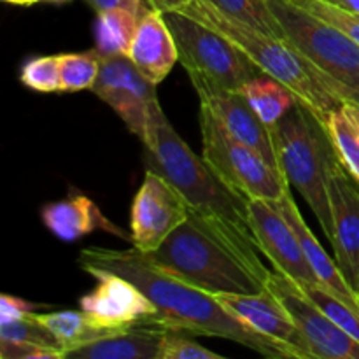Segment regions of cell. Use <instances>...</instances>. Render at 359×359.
Masks as SVG:
<instances>
[{
  "label": "cell",
  "instance_id": "obj_1",
  "mask_svg": "<svg viewBox=\"0 0 359 359\" xmlns=\"http://www.w3.org/2000/svg\"><path fill=\"white\" fill-rule=\"evenodd\" d=\"M79 265L90 276L93 272H109L135 284L156 307V314L149 323L151 326L233 340L265 358L302 359L294 349L259 335L238 321L214 294L172 276L139 249H83Z\"/></svg>",
  "mask_w": 359,
  "mask_h": 359
},
{
  "label": "cell",
  "instance_id": "obj_2",
  "mask_svg": "<svg viewBox=\"0 0 359 359\" xmlns=\"http://www.w3.org/2000/svg\"><path fill=\"white\" fill-rule=\"evenodd\" d=\"M146 168L167 179L188 202L189 209L216 228L223 237L249 255L259 248L249 224L248 198L231 189L203 158H198L179 137L158 105L144 142Z\"/></svg>",
  "mask_w": 359,
  "mask_h": 359
},
{
  "label": "cell",
  "instance_id": "obj_3",
  "mask_svg": "<svg viewBox=\"0 0 359 359\" xmlns=\"http://www.w3.org/2000/svg\"><path fill=\"white\" fill-rule=\"evenodd\" d=\"M158 266L210 294H258L266 290L272 270L224 238L189 209V216L153 252Z\"/></svg>",
  "mask_w": 359,
  "mask_h": 359
},
{
  "label": "cell",
  "instance_id": "obj_4",
  "mask_svg": "<svg viewBox=\"0 0 359 359\" xmlns=\"http://www.w3.org/2000/svg\"><path fill=\"white\" fill-rule=\"evenodd\" d=\"M181 13L226 35L266 76L290 88L298 100L305 102L325 121L333 111L342 109L344 98L335 86L284 37H273L231 20L207 0H191Z\"/></svg>",
  "mask_w": 359,
  "mask_h": 359
},
{
  "label": "cell",
  "instance_id": "obj_5",
  "mask_svg": "<svg viewBox=\"0 0 359 359\" xmlns=\"http://www.w3.org/2000/svg\"><path fill=\"white\" fill-rule=\"evenodd\" d=\"M280 167L287 181L304 196L328 241L333 237L328 195L330 168L339 158L321 116L297 100L286 116L272 126Z\"/></svg>",
  "mask_w": 359,
  "mask_h": 359
},
{
  "label": "cell",
  "instance_id": "obj_6",
  "mask_svg": "<svg viewBox=\"0 0 359 359\" xmlns=\"http://www.w3.org/2000/svg\"><path fill=\"white\" fill-rule=\"evenodd\" d=\"M290 41L330 83L344 102L359 104V44L339 28L312 16L291 0H269Z\"/></svg>",
  "mask_w": 359,
  "mask_h": 359
},
{
  "label": "cell",
  "instance_id": "obj_7",
  "mask_svg": "<svg viewBox=\"0 0 359 359\" xmlns=\"http://www.w3.org/2000/svg\"><path fill=\"white\" fill-rule=\"evenodd\" d=\"M202 158L210 168L244 198L277 202L290 191V181L258 151L237 140L221 125L205 104H200Z\"/></svg>",
  "mask_w": 359,
  "mask_h": 359
},
{
  "label": "cell",
  "instance_id": "obj_8",
  "mask_svg": "<svg viewBox=\"0 0 359 359\" xmlns=\"http://www.w3.org/2000/svg\"><path fill=\"white\" fill-rule=\"evenodd\" d=\"M163 14L177 44L179 62L188 72L202 74L235 91L265 74L233 41L209 25L181 11Z\"/></svg>",
  "mask_w": 359,
  "mask_h": 359
},
{
  "label": "cell",
  "instance_id": "obj_9",
  "mask_svg": "<svg viewBox=\"0 0 359 359\" xmlns=\"http://www.w3.org/2000/svg\"><path fill=\"white\" fill-rule=\"evenodd\" d=\"M91 91L123 119L140 142H146L153 112L160 102L156 84L133 65L128 55L100 58V72Z\"/></svg>",
  "mask_w": 359,
  "mask_h": 359
},
{
  "label": "cell",
  "instance_id": "obj_10",
  "mask_svg": "<svg viewBox=\"0 0 359 359\" xmlns=\"http://www.w3.org/2000/svg\"><path fill=\"white\" fill-rule=\"evenodd\" d=\"M266 287L286 307L297 325L311 359H359V342L344 332L305 294L300 284L272 270Z\"/></svg>",
  "mask_w": 359,
  "mask_h": 359
},
{
  "label": "cell",
  "instance_id": "obj_11",
  "mask_svg": "<svg viewBox=\"0 0 359 359\" xmlns=\"http://www.w3.org/2000/svg\"><path fill=\"white\" fill-rule=\"evenodd\" d=\"M188 216L189 205L184 196L167 179L147 170L132 203L130 241L142 252L156 251Z\"/></svg>",
  "mask_w": 359,
  "mask_h": 359
},
{
  "label": "cell",
  "instance_id": "obj_12",
  "mask_svg": "<svg viewBox=\"0 0 359 359\" xmlns=\"http://www.w3.org/2000/svg\"><path fill=\"white\" fill-rule=\"evenodd\" d=\"M188 74L200 98V104H205L214 112V116L219 119L228 133L251 149L258 151L273 168L283 172L272 128L262 121L244 93L219 86L198 72Z\"/></svg>",
  "mask_w": 359,
  "mask_h": 359
},
{
  "label": "cell",
  "instance_id": "obj_13",
  "mask_svg": "<svg viewBox=\"0 0 359 359\" xmlns=\"http://www.w3.org/2000/svg\"><path fill=\"white\" fill-rule=\"evenodd\" d=\"M248 212L256 244L272 263L273 270L298 284H319L300 238L276 202L252 198L248 202Z\"/></svg>",
  "mask_w": 359,
  "mask_h": 359
},
{
  "label": "cell",
  "instance_id": "obj_14",
  "mask_svg": "<svg viewBox=\"0 0 359 359\" xmlns=\"http://www.w3.org/2000/svg\"><path fill=\"white\" fill-rule=\"evenodd\" d=\"M328 195L332 207L333 237L330 241L335 251L344 277L358 291L359 286V184L337 158L330 168Z\"/></svg>",
  "mask_w": 359,
  "mask_h": 359
},
{
  "label": "cell",
  "instance_id": "obj_15",
  "mask_svg": "<svg viewBox=\"0 0 359 359\" xmlns=\"http://www.w3.org/2000/svg\"><path fill=\"white\" fill-rule=\"evenodd\" d=\"M93 293L81 298V309L104 326L123 332L135 325H149L156 314L153 302L125 277L109 272H93Z\"/></svg>",
  "mask_w": 359,
  "mask_h": 359
},
{
  "label": "cell",
  "instance_id": "obj_16",
  "mask_svg": "<svg viewBox=\"0 0 359 359\" xmlns=\"http://www.w3.org/2000/svg\"><path fill=\"white\" fill-rule=\"evenodd\" d=\"M214 297L238 321L258 332L259 335L291 347L300 354L302 359H311L307 346L290 312L269 287L258 294H214Z\"/></svg>",
  "mask_w": 359,
  "mask_h": 359
},
{
  "label": "cell",
  "instance_id": "obj_17",
  "mask_svg": "<svg viewBox=\"0 0 359 359\" xmlns=\"http://www.w3.org/2000/svg\"><path fill=\"white\" fill-rule=\"evenodd\" d=\"M133 65L154 84H160L179 62L177 44L161 11H149L139 20L128 49Z\"/></svg>",
  "mask_w": 359,
  "mask_h": 359
},
{
  "label": "cell",
  "instance_id": "obj_18",
  "mask_svg": "<svg viewBox=\"0 0 359 359\" xmlns=\"http://www.w3.org/2000/svg\"><path fill=\"white\" fill-rule=\"evenodd\" d=\"M276 205L279 207L283 216L286 217V221L291 224L294 233L300 238L302 248H304L305 256H307L316 277L319 279V284H321L325 290L332 291L335 297H339L340 300L346 302L347 305H351V307L359 311L358 291L354 290L349 284V280L344 277L342 270H340L335 258H332V256L325 251L321 242L318 241V237H316V235L312 233L311 228L307 226V223H305L304 216H302L300 209H298L291 191H287L283 198L277 200Z\"/></svg>",
  "mask_w": 359,
  "mask_h": 359
},
{
  "label": "cell",
  "instance_id": "obj_19",
  "mask_svg": "<svg viewBox=\"0 0 359 359\" xmlns=\"http://www.w3.org/2000/svg\"><path fill=\"white\" fill-rule=\"evenodd\" d=\"M42 221L56 237L65 242H74L97 230L130 238L123 235V231L102 214L98 205L84 195H74L46 205L42 209Z\"/></svg>",
  "mask_w": 359,
  "mask_h": 359
},
{
  "label": "cell",
  "instance_id": "obj_20",
  "mask_svg": "<svg viewBox=\"0 0 359 359\" xmlns=\"http://www.w3.org/2000/svg\"><path fill=\"white\" fill-rule=\"evenodd\" d=\"M165 330L132 328L98 339L67 353L70 359H160Z\"/></svg>",
  "mask_w": 359,
  "mask_h": 359
},
{
  "label": "cell",
  "instance_id": "obj_21",
  "mask_svg": "<svg viewBox=\"0 0 359 359\" xmlns=\"http://www.w3.org/2000/svg\"><path fill=\"white\" fill-rule=\"evenodd\" d=\"M39 318L58 337L62 346L65 347V353H70V351L77 349V347H83L86 344L119 332V330L109 328V326L98 323L88 312H84L83 309L81 311H63L55 312V314H42Z\"/></svg>",
  "mask_w": 359,
  "mask_h": 359
},
{
  "label": "cell",
  "instance_id": "obj_22",
  "mask_svg": "<svg viewBox=\"0 0 359 359\" xmlns=\"http://www.w3.org/2000/svg\"><path fill=\"white\" fill-rule=\"evenodd\" d=\"M242 93L248 98L256 114L270 128L276 126L298 100L297 95L290 88L284 86L283 83H279L273 77L266 76V74L249 81L242 88Z\"/></svg>",
  "mask_w": 359,
  "mask_h": 359
},
{
  "label": "cell",
  "instance_id": "obj_23",
  "mask_svg": "<svg viewBox=\"0 0 359 359\" xmlns=\"http://www.w3.org/2000/svg\"><path fill=\"white\" fill-rule=\"evenodd\" d=\"M139 18L126 9H107L97 13L95 49L100 58L126 55L135 37Z\"/></svg>",
  "mask_w": 359,
  "mask_h": 359
},
{
  "label": "cell",
  "instance_id": "obj_24",
  "mask_svg": "<svg viewBox=\"0 0 359 359\" xmlns=\"http://www.w3.org/2000/svg\"><path fill=\"white\" fill-rule=\"evenodd\" d=\"M231 20L242 21L263 34L284 37L283 27L273 14L269 0H207Z\"/></svg>",
  "mask_w": 359,
  "mask_h": 359
},
{
  "label": "cell",
  "instance_id": "obj_25",
  "mask_svg": "<svg viewBox=\"0 0 359 359\" xmlns=\"http://www.w3.org/2000/svg\"><path fill=\"white\" fill-rule=\"evenodd\" d=\"M63 91L91 90L100 72V55L97 49L86 53L58 55Z\"/></svg>",
  "mask_w": 359,
  "mask_h": 359
},
{
  "label": "cell",
  "instance_id": "obj_26",
  "mask_svg": "<svg viewBox=\"0 0 359 359\" xmlns=\"http://www.w3.org/2000/svg\"><path fill=\"white\" fill-rule=\"evenodd\" d=\"M325 123L339 160L359 184V137L356 130L353 128L342 109L333 111Z\"/></svg>",
  "mask_w": 359,
  "mask_h": 359
},
{
  "label": "cell",
  "instance_id": "obj_27",
  "mask_svg": "<svg viewBox=\"0 0 359 359\" xmlns=\"http://www.w3.org/2000/svg\"><path fill=\"white\" fill-rule=\"evenodd\" d=\"M300 286L305 291V294L323 312H326L344 332L349 333L353 339H356L359 342V311L353 309L351 305H347L339 297H335L332 291L325 290L321 284H300Z\"/></svg>",
  "mask_w": 359,
  "mask_h": 359
},
{
  "label": "cell",
  "instance_id": "obj_28",
  "mask_svg": "<svg viewBox=\"0 0 359 359\" xmlns=\"http://www.w3.org/2000/svg\"><path fill=\"white\" fill-rule=\"evenodd\" d=\"M0 339L14 340V342L23 344H34V346L48 347V349H56L65 353V347L62 346L58 337L35 314H28L27 318H21L18 321L2 323L0 325Z\"/></svg>",
  "mask_w": 359,
  "mask_h": 359
},
{
  "label": "cell",
  "instance_id": "obj_29",
  "mask_svg": "<svg viewBox=\"0 0 359 359\" xmlns=\"http://www.w3.org/2000/svg\"><path fill=\"white\" fill-rule=\"evenodd\" d=\"M21 83L39 93H63L58 56H37L21 69Z\"/></svg>",
  "mask_w": 359,
  "mask_h": 359
},
{
  "label": "cell",
  "instance_id": "obj_30",
  "mask_svg": "<svg viewBox=\"0 0 359 359\" xmlns=\"http://www.w3.org/2000/svg\"><path fill=\"white\" fill-rule=\"evenodd\" d=\"M291 2L297 4L298 7H302L307 13H311L312 16L326 21L332 27L339 28L347 37H351L359 44V14L340 9V7L325 2V0H291Z\"/></svg>",
  "mask_w": 359,
  "mask_h": 359
},
{
  "label": "cell",
  "instance_id": "obj_31",
  "mask_svg": "<svg viewBox=\"0 0 359 359\" xmlns=\"http://www.w3.org/2000/svg\"><path fill=\"white\" fill-rule=\"evenodd\" d=\"M182 333L184 332L165 330L160 359H223L221 354L200 346Z\"/></svg>",
  "mask_w": 359,
  "mask_h": 359
},
{
  "label": "cell",
  "instance_id": "obj_32",
  "mask_svg": "<svg viewBox=\"0 0 359 359\" xmlns=\"http://www.w3.org/2000/svg\"><path fill=\"white\" fill-rule=\"evenodd\" d=\"M0 356L2 359H65V353L34 344L0 339Z\"/></svg>",
  "mask_w": 359,
  "mask_h": 359
},
{
  "label": "cell",
  "instance_id": "obj_33",
  "mask_svg": "<svg viewBox=\"0 0 359 359\" xmlns=\"http://www.w3.org/2000/svg\"><path fill=\"white\" fill-rule=\"evenodd\" d=\"M88 6L95 11V13H102L107 9H126L137 18H144L149 11H153V6L149 0H86Z\"/></svg>",
  "mask_w": 359,
  "mask_h": 359
},
{
  "label": "cell",
  "instance_id": "obj_34",
  "mask_svg": "<svg viewBox=\"0 0 359 359\" xmlns=\"http://www.w3.org/2000/svg\"><path fill=\"white\" fill-rule=\"evenodd\" d=\"M32 311H34V305L30 302H25L16 297H9V294L0 297V325L27 318L28 314H32Z\"/></svg>",
  "mask_w": 359,
  "mask_h": 359
},
{
  "label": "cell",
  "instance_id": "obj_35",
  "mask_svg": "<svg viewBox=\"0 0 359 359\" xmlns=\"http://www.w3.org/2000/svg\"><path fill=\"white\" fill-rule=\"evenodd\" d=\"M191 0H149L153 9L161 11V13H170V11H181Z\"/></svg>",
  "mask_w": 359,
  "mask_h": 359
},
{
  "label": "cell",
  "instance_id": "obj_36",
  "mask_svg": "<svg viewBox=\"0 0 359 359\" xmlns=\"http://www.w3.org/2000/svg\"><path fill=\"white\" fill-rule=\"evenodd\" d=\"M342 112L346 114V118L349 119V123L353 125V128L356 130L359 137V104H354V102H344Z\"/></svg>",
  "mask_w": 359,
  "mask_h": 359
},
{
  "label": "cell",
  "instance_id": "obj_37",
  "mask_svg": "<svg viewBox=\"0 0 359 359\" xmlns=\"http://www.w3.org/2000/svg\"><path fill=\"white\" fill-rule=\"evenodd\" d=\"M325 2L332 4V6L340 7V9H346L349 13L359 14V0H325Z\"/></svg>",
  "mask_w": 359,
  "mask_h": 359
},
{
  "label": "cell",
  "instance_id": "obj_38",
  "mask_svg": "<svg viewBox=\"0 0 359 359\" xmlns=\"http://www.w3.org/2000/svg\"><path fill=\"white\" fill-rule=\"evenodd\" d=\"M4 2L16 4V6H32V4H37V2H41V0H4Z\"/></svg>",
  "mask_w": 359,
  "mask_h": 359
},
{
  "label": "cell",
  "instance_id": "obj_39",
  "mask_svg": "<svg viewBox=\"0 0 359 359\" xmlns=\"http://www.w3.org/2000/svg\"><path fill=\"white\" fill-rule=\"evenodd\" d=\"M358 294H359V286H358Z\"/></svg>",
  "mask_w": 359,
  "mask_h": 359
}]
</instances>
